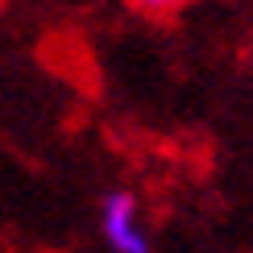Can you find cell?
Here are the masks:
<instances>
[{"label":"cell","instance_id":"obj_1","mask_svg":"<svg viewBox=\"0 0 253 253\" xmlns=\"http://www.w3.org/2000/svg\"><path fill=\"white\" fill-rule=\"evenodd\" d=\"M100 228H104V237H108V245L117 253H150V241H145L141 224H137V199L129 191L104 195Z\"/></svg>","mask_w":253,"mask_h":253}]
</instances>
